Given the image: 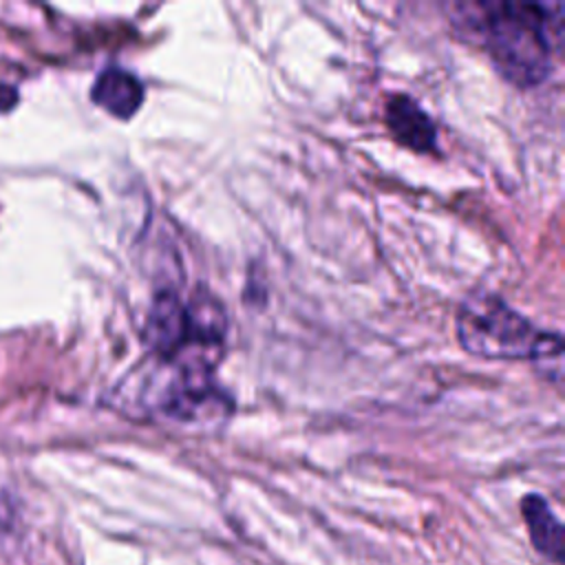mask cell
<instances>
[{"label":"cell","mask_w":565,"mask_h":565,"mask_svg":"<svg viewBox=\"0 0 565 565\" xmlns=\"http://www.w3.org/2000/svg\"><path fill=\"white\" fill-rule=\"evenodd\" d=\"M521 512H523L532 545L545 558L554 563H563L565 532H563V523L556 519L550 503L541 494H525L521 501Z\"/></svg>","instance_id":"cell-7"},{"label":"cell","mask_w":565,"mask_h":565,"mask_svg":"<svg viewBox=\"0 0 565 565\" xmlns=\"http://www.w3.org/2000/svg\"><path fill=\"white\" fill-rule=\"evenodd\" d=\"M15 102H18L15 88L9 86V84H4V82H0V113L11 110V108L15 106Z\"/></svg>","instance_id":"cell-8"},{"label":"cell","mask_w":565,"mask_h":565,"mask_svg":"<svg viewBox=\"0 0 565 565\" xmlns=\"http://www.w3.org/2000/svg\"><path fill=\"white\" fill-rule=\"evenodd\" d=\"M450 9L457 31L483 46L497 71L516 86L543 82L563 51V2L477 0Z\"/></svg>","instance_id":"cell-1"},{"label":"cell","mask_w":565,"mask_h":565,"mask_svg":"<svg viewBox=\"0 0 565 565\" xmlns=\"http://www.w3.org/2000/svg\"><path fill=\"white\" fill-rule=\"evenodd\" d=\"M384 117L393 137L406 148L415 152H428L435 148V141H437L435 121L411 95H404V93L393 95L386 102Z\"/></svg>","instance_id":"cell-5"},{"label":"cell","mask_w":565,"mask_h":565,"mask_svg":"<svg viewBox=\"0 0 565 565\" xmlns=\"http://www.w3.org/2000/svg\"><path fill=\"white\" fill-rule=\"evenodd\" d=\"M212 369L196 362L152 358L117 388V404L177 424L212 422L230 408L227 395L214 384Z\"/></svg>","instance_id":"cell-2"},{"label":"cell","mask_w":565,"mask_h":565,"mask_svg":"<svg viewBox=\"0 0 565 565\" xmlns=\"http://www.w3.org/2000/svg\"><path fill=\"white\" fill-rule=\"evenodd\" d=\"M143 95L146 90L139 77L117 66L104 68L90 90L93 102L119 119H130L139 110Z\"/></svg>","instance_id":"cell-6"},{"label":"cell","mask_w":565,"mask_h":565,"mask_svg":"<svg viewBox=\"0 0 565 565\" xmlns=\"http://www.w3.org/2000/svg\"><path fill=\"white\" fill-rule=\"evenodd\" d=\"M225 333L227 316L223 305L205 291L183 300L174 289H159L143 324V342L152 358L207 366L218 362Z\"/></svg>","instance_id":"cell-3"},{"label":"cell","mask_w":565,"mask_h":565,"mask_svg":"<svg viewBox=\"0 0 565 565\" xmlns=\"http://www.w3.org/2000/svg\"><path fill=\"white\" fill-rule=\"evenodd\" d=\"M457 335L466 351L488 360H561L558 333L543 331L503 298L470 294L457 311Z\"/></svg>","instance_id":"cell-4"}]
</instances>
